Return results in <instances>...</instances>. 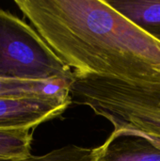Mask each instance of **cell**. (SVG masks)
Masks as SVG:
<instances>
[{
  "mask_svg": "<svg viewBox=\"0 0 160 161\" xmlns=\"http://www.w3.org/2000/svg\"><path fill=\"white\" fill-rule=\"evenodd\" d=\"M75 78L160 87V41L107 0H15Z\"/></svg>",
  "mask_w": 160,
  "mask_h": 161,
  "instance_id": "obj_1",
  "label": "cell"
},
{
  "mask_svg": "<svg viewBox=\"0 0 160 161\" xmlns=\"http://www.w3.org/2000/svg\"><path fill=\"white\" fill-rule=\"evenodd\" d=\"M0 79L74 82L76 78L35 28L0 8Z\"/></svg>",
  "mask_w": 160,
  "mask_h": 161,
  "instance_id": "obj_2",
  "label": "cell"
},
{
  "mask_svg": "<svg viewBox=\"0 0 160 161\" xmlns=\"http://www.w3.org/2000/svg\"><path fill=\"white\" fill-rule=\"evenodd\" d=\"M101 111L113 129H133L160 137V87L110 80L104 91Z\"/></svg>",
  "mask_w": 160,
  "mask_h": 161,
  "instance_id": "obj_3",
  "label": "cell"
},
{
  "mask_svg": "<svg viewBox=\"0 0 160 161\" xmlns=\"http://www.w3.org/2000/svg\"><path fill=\"white\" fill-rule=\"evenodd\" d=\"M72 103L71 92L43 96H0V129L31 130L60 116Z\"/></svg>",
  "mask_w": 160,
  "mask_h": 161,
  "instance_id": "obj_4",
  "label": "cell"
},
{
  "mask_svg": "<svg viewBox=\"0 0 160 161\" xmlns=\"http://www.w3.org/2000/svg\"><path fill=\"white\" fill-rule=\"evenodd\" d=\"M94 161H160V148L135 133L113 130L94 148Z\"/></svg>",
  "mask_w": 160,
  "mask_h": 161,
  "instance_id": "obj_5",
  "label": "cell"
},
{
  "mask_svg": "<svg viewBox=\"0 0 160 161\" xmlns=\"http://www.w3.org/2000/svg\"><path fill=\"white\" fill-rule=\"evenodd\" d=\"M74 82L64 79L50 81H16L0 79V96H43L71 92Z\"/></svg>",
  "mask_w": 160,
  "mask_h": 161,
  "instance_id": "obj_6",
  "label": "cell"
},
{
  "mask_svg": "<svg viewBox=\"0 0 160 161\" xmlns=\"http://www.w3.org/2000/svg\"><path fill=\"white\" fill-rule=\"evenodd\" d=\"M124 16L146 30L160 28V0H107Z\"/></svg>",
  "mask_w": 160,
  "mask_h": 161,
  "instance_id": "obj_7",
  "label": "cell"
},
{
  "mask_svg": "<svg viewBox=\"0 0 160 161\" xmlns=\"http://www.w3.org/2000/svg\"><path fill=\"white\" fill-rule=\"evenodd\" d=\"M32 132L28 129H0V161H20L31 154Z\"/></svg>",
  "mask_w": 160,
  "mask_h": 161,
  "instance_id": "obj_8",
  "label": "cell"
},
{
  "mask_svg": "<svg viewBox=\"0 0 160 161\" xmlns=\"http://www.w3.org/2000/svg\"><path fill=\"white\" fill-rule=\"evenodd\" d=\"M20 161H94V148L66 145L43 155H31Z\"/></svg>",
  "mask_w": 160,
  "mask_h": 161,
  "instance_id": "obj_9",
  "label": "cell"
},
{
  "mask_svg": "<svg viewBox=\"0 0 160 161\" xmlns=\"http://www.w3.org/2000/svg\"><path fill=\"white\" fill-rule=\"evenodd\" d=\"M149 32H151L154 36H156L160 41V28L159 29H154V30H150Z\"/></svg>",
  "mask_w": 160,
  "mask_h": 161,
  "instance_id": "obj_10",
  "label": "cell"
}]
</instances>
